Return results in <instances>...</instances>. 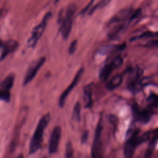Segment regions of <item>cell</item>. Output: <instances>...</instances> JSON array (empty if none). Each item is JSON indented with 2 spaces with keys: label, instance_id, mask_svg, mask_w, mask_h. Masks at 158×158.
Masks as SVG:
<instances>
[{
  "label": "cell",
  "instance_id": "836d02e7",
  "mask_svg": "<svg viewBox=\"0 0 158 158\" xmlns=\"http://www.w3.org/2000/svg\"><path fill=\"white\" fill-rule=\"evenodd\" d=\"M1 39H0V44H1Z\"/></svg>",
  "mask_w": 158,
  "mask_h": 158
},
{
  "label": "cell",
  "instance_id": "52a82bcc",
  "mask_svg": "<svg viewBox=\"0 0 158 158\" xmlns=\"http://www.w3.org/2000/svg\"><path fill=\"white\" fill-rule=\"evenodd\" d=\"M83 71H84L83 68H80L78 70V72H77V73H76L75 77L73 78L72 83L70 84V85L68 86V88L66 89H65L64 91L60 95L59 100V105L60 107H64V106L65 104L66 98H67V96H69L70 93L72 91V89L75 88V86L77 85V84L78 83L79 80L80 79L81 77L82 76Z\"/></svg>",
  "mask_w": 158,
  "mask_h": 158
},
{
  "label": "cell",
  "instance_id": "7a4b0ae2",
  "mask_svg": "<svg viewBox=\"0 0 158 158\" xmlns=\"http://www.w3.org/2000/svg\"><path fill=\"white\" fill-rule=\"evenodd\" d=\"M50 120V114L49 113L43 115L40 120L34 132L33 136L30 144L29 153L30 154L36 152L41 147L43 132Z\"/></svg>",
  "mask_w": 158,
  "mask_h": 158
},
{
  "label": "cell",
  "instance_id": "1f68e13d",
  "mask_svg": "<svg viewBox=\"0 0 158 158\" xmlns=\"http://www.w3.org/2000/svg\"><path fill=\"white\" fill-rule=\"evenodd\" d=\"M17 158H23V155H20Z\"/></svg>",
  "mask_w": 158,
  "mask_h": 158
},
{
  "label": "cell",
  "instance_id": "603a6c76",
  "mask_svg": "<svg viewBox=\"0 0 158 158\" xmlns=\"http://www.w3.org/2000/svg\"><path fill=\"white\" fill-rule=\"evenodd\" d=\"M0 100L9 102L10 100V94L9 91L0 89Z\"/></svg>",
  "mask_w": 158,
  "mask_h": 158
},
{
  "label": "cell",
  "instance_id": "484cf974",
  "mask_svg": "<svg viewBox=\"0 0 158 158\" xmlns=\"http://www.w3.org/2000/svg\"><path fill=\"white\" fill-rule=\"evenodd\" d=\"M111 63H112V64L113 65V66L114 67L115 69H117L118 67H119L122 64L123 59H122V56H118L112 60Z\"/></svg>",
  "mask_w": 158,
  "mask_h": 158
},
{
  "label": "cell",
  "instance_id": "5bb4252c",
  "mask_svg": "<svg viewBox=\"0 0 158 158\" xmlns=\"http://www.w3.org/2000/svg\"><path fill=\"white\" fill-rule=\"evenodd\" d=\"M152 115V109L151 107L145 109L143 110L136 112L138 119L143 123H147L150 120Z\"/></svg>",
  "mask_w": 158,
  "mask_h": 158
},
{
  "label": "cell",
  "instance_id": "ffe728a7",
  "mask_svg": "<svg viewBox=\"0 0 158 158\" xmlns=\"http://www.w3.org/2000/svg\"><path fill=\"white\" fill-rule=\"evenodd\" d=\"M110 1V0H101L96 6L91 7V9L89 11V14H92L94 12L96 11V10H97L98 9H101V8L105 7L109 3Z\"/></svg>",
  "mask_w": 158,
  "mask_h": 158
},
{
  "label": "cell",
  "instance_id": "5b68a950",
  "mask_svg": "<svg viewBox=\"0 0 158 158\" xmlns=\"http://www.w3.org/2000/svg\"><path fill=\"white\" fill-rule=\"evenodd\" d=\"M45 60L46 58L44 57H42L37 60H34L30 64L24 77V80L23 81V86L28 84L34 78L40 69L45 62Z\"/></svg>",
  "mask_w": 158,
  "mask_h": 158
},
{
  "label": "cell",
  "instance_id": "4316f807",
  "mask_svg": "<svg viewBox=\"0 0 158 158\" xmlns=\"http://www.w3.org/2000/svg\"><path fill=\"white\" fill-rule=\"evenodd\" d=\"M77 41L76 40H73L70 43L69 48V54L72 55L75 53L76 49H77Z\"/></svg>",
  "mask_w": 158,
  "mask_h": 158
},
{
  "label": "cell",
  "instance_id": "2e32d148",
  "mask_svg": "<svg viewBox=\"0 0 158 158\" xmlns=\"http://www.w3.org/2000/svg\"><path fill=\"white\" fill-rule=\"evenodd\" d=\"M92 93L90 85L86 86L84 89V100L85 102V107L89 108L92 104Z\"/></svg>",
  "mask_w": 158,
  "mask_h": 158
},
{
  "label": "cell",
  "instance_id": "30bf717a",
  "mask_svg": "<svg viewBox=\"0 0 158 158\" xmlns=\"http://www.w3.org/2000/svg\"><path fill=\"white\" fill-rule=\"evenodd\" d=\"M141 72L139 70H135L132 72L131 76L128 80L127 87L130 91H135L140 81Z\"/></svg>",
  "mask_w": 158,
  "mask_h": 158
},
{
  "label": "cell",
  "instance_id": "e575fe53",
  "mask_svg": "<svg viewBox=\"0 0 158 158\" xmlns=\"http://www.w3.org/2000/svg\"><path fill=\"white\" fill-rule=\"evenodd\" d=\"M44 158H45V157H44Z\"/></svg>",
  "mask_w": 158,
  "mask_h": 158
},
{
  "label": "cell",
  "instance_id": "83f0119b",
  "mask_svg": "<svg viewBox=\"0 0 158 158\" xmlns=\"http://www.w3.org/2000/svg\"><path fill=\"white\" fill-rule=\"evenodd\" d=\"M141 14V10L140 9H136L134 12H133L131 14V15H130V21H132L136 19H137L139 15L140 14Z\"/></svg>",
  "mask_w": 158,
  "mask_h": 158
},
{
  "label": "cell",
  "instance_id": "9a60e30c",
  "mask_svg": "<svg viewBox=\"0 0 158 158\" xmlns=\"http://www.w3.org/2000/svg\"><path fill=\"white\" fill-rule=\"evenodd\" d=\"M14 75L13 74L9 75L1 83V88L2 89L9 91L13 86L14 82Z\"/></svg>",
  "mask_w": 158,
  "mask_h": 158
},
{
  "label": "cell",
  "instance_id": "7402d4cb",
  "mask_svg": "<svg viewBox=\"0 0 158 158\" xmlns=\"http://www.w3.org/2000/svg\"><path fill=\"white\" fill-rule=\"evenodd\" d=\"M73 150L72 144L70 141H69L66 144L65 152V158H73Z\"/></svg>",
  "mask_w": 158,
  "mask_h": 158
},
{
  "label": "cell",
  "instance_id": "d6a6232c",
  "mask_svg": "<svg viewBox=\"0 0 158 158\" xmlns=\"http://www.w3.org/2000/svg\"><path fill=\"white\" fill-rule=\"evenodd\" d=\"M59 1H60V0H55V1H54V2H55V3H57V2H59Z\"/></svg>",
  "mask_w": 158,
  "mask_h": 158
},
{
  "label": "cell",
  "instance_id": "44dd1931",
  "mask_svg": "<svg viewBox=\"0 0 158 158\" xmlns=\"http://www.w3.org/2000/svg\"><path fill=\"white\" fill-rule=\"evenodd\" d=\"M147 101L149 103V107L152 109L153 107H156L158 103V96L154 94H152L149 96Z\"/></svg>",
  "mask_w": 158,
  "mask_h": 158
},
{
  "label": "cell",
  "instance_id": "277c9868",
  "mask_svg": "<svg viewBox=\"0 0 158 158\" xmlns=\"http://www.w3.org/2000/svg\"><path fill=\"white\" fill-rule=\"evenodd\" d=\"M138 131L134 133L125 143L124 146V156L125 158H133L136 148L146 141L149 138L148 133H144L141 136H138Z\"/></svg>",
  "mask_w": 158,
  "mask_h": 158
},
{
  "label": "cell",
  "instance_id": "cb8c5ba5",
  "mask_svg": "<svg viewBox=\"0 0 158 158\" xmlns=\"http://www.w3.org/2000/svg\"><path fill=\"white\" fill-rule=\"evenodd\" d=\"M122 46H104L102 47V48L100 49L99 50V53L100 54H106L107 52H110L112 51H114L115 49H120L122 48Z\"/></svg>",
  "mask_w": 158,
  "mask_h": 158
},
{
  "label": "cell",
  "instance_id": "ba28073f",
  "mask_svg": "<svg viewBox=\"0 0 158 158\" xmlns=\"http://www.w3.org/2000/svg\"><path fill=\"white\" fill-rule=\"evenodd\" d=\"M19 45V43L14 40H9L3 42L1 41L0 44V49L1 51L0 60H3L7 55L14 52L18 48Z\"/></svg>",
  "mask_w": 158,
  "mask_h": 158
},
{
  "label": "cell",
  "instance_id": "8fae6325",
  "mask_svg": "<svg viewBox=\"0 0 158 158\" xmlns=\"http://www.w3.org/2000/svg\"><path fill=\"white\" fill-rule=\"evenodd\" d=\"M131 13L130 9H124L119 12H118L117 14H115L109 20V23L112 24L114 23H117L121 21H123V20L126 19Z\"/></svg>",
  "mask_w": 158,
  "mask_h": 158
},
{
  "label": "cell",
  "instance_id": "4fadbf2b",
  "mask_svg": "<svg viewBox=\"0 0 158 158\" xmlns=\"http://www.w3.org/2000/svg\"><path fill=\"white\" fill-rule=\"evenodd\" d=\"M123 77L122 75L118 74L114 76L106 84V88L109 90H114L118 88L122 83Z\"/></svg>",
  "mask_w": 158,
  "mask_h": 158
},
{
  "label": "cell",
  "instance_id": "e0dca14e",
  "mask_svg": "<svg viewBox=\"0 0 158 158\" xmlns=\"http://www.w3.org/2000/svg\"><path fill=\"white\" fill-rule=\"evenodd\" d=\"M157 141H158V133L155 134L154 136H153V138H152V139L151 140L148 146V149L146 151L145 158H149L150 156L152 155V154L155 149V147L157 144Z\"/></svg>",
  "mask_w": 158,
  "mask_h": 158
},
{
  "label": "cell",
  "instance_id": "6da1fadb",
  "mask_svg": "<svg viewBox=\"0 0 158 158\" xmlns=\"http://www.w3.org/2000/svg\"><path fill=\"white\" fill-rule=\"evenodd\" d=\"M77 6L75 4H70L64 15L63 12H60L57 22L60 25V31L64 40L68 39L72 27V18L76 12Z\"/></svg>",
  "mask_w": 158,
  "mask_h": 158
},
{
  "label": "cell",
  "instance_id": "8992f818",
  "mask_svg": "<svg viewBox=\"0 0 158 158\" xmlns=\"http://www.w3.org/2000/svg\"><path fill=\"white\" fill-rule=\"evenodd\" d=\"M101 131L102 125L100 120L98 122L95 130L94 141L91 148V158H102L101 141Z\"/></svg>",
  "mask_w": 158,
  "mask_h": 158
},
{
  "label": "cell",
  "instance_id": "f546056e",
  "mask_svg": "<svg viewBox=\"0 0 158 158\" xmlns=\"http://www.w3.org/2000/svg\"><path fill=\"white\" fill-rule=\"evenodd\" d=\"M145 46H147V47L158 46V40H153L149 41L147 43V44L145 45Z\"/></svg>",
  "mask_w": 158,
  "mask_h": 158
},
{
  "label": "cell",
  "instance_id": "d4e9b609",
  "mask_svg": "<svg viewBox=\"0 0 158 158\" xmlns=\"http://www.w3.org/2000/svg\"><path fill=\"white\" fill-rule=\"evenodd\" d=\"M123 27V25H120L116 26L114 28H113L112 30H110V31L109 32V33L108 35L109 38H113L114 36H115L119 33V31H120V30H122Z\"/></svg>",
  "mask_w": 158,
  "mask_h": 158
},
{
  "label": "cell",
  "instance_id": "3957f363",
  "mask_svg": "<svg viewBox=\"0 0 158 158\" xmlns=\"http://www.w3.org/2000/svg\"><path fill=\"white\" fill-rule=\"evenodd\" d=\"M51 12H48L43 17L41 22L33 28V29L31 31V35L27 41V46L28 48H34L35 47L38 40L43 35L46 27L48 22L51 19Z\"/></svg>",
  "mask_w": 158,
  "mask_h": 158
},
{
  "label": "cell",
  "instance_id": "4dcf8cb0",
  "mask_svg": "<svg viewBox=\"0 0 158 158\" xmlns=\"http://www.w3.org/2000/svg\"><path fill=\"white\" fill-rule=\"evenodd\" d=\"M93 2H94V0H91V1H89V2L87 4V6H86L83 9V10L80 12V13L82 14H85L90 7H91V4H93Z\"/></svg>",
  "mask_w": 158,
  "mask_h": 158
},
{
  "label": "cell",
  "instance_id": "7c38bea8",
  "mask_svg": "<svg viewBox=\"0 0 158 158\" xmlns=\"http://www.w3.org/2000/svg\"><path fill=\"white\" fill-rule=\"evenodd\" d=\"M114 69L115 68L111 62L109 64H105L99 70V79L102 80H106Z\"/></svg>",
  "mask_w": 158,
  "mask_h": 158
},
{
  "label": "cell",
  "instance_id": "9c48e42d",
  "mask_svg": "<svg viewBox=\"0 0 158 158\" xmlns=\"http://www.w3.org/2000/svg\"><path fill=\"white\" fill-rule=\"evenodd\" d=\"M61 135V128L59 126L55 127L51 134L49 144V152L50 154L55 153L59 146L60 138Z\"/></svg>",
  "mask_w": 158,
  "mask_h": 158
},
{
  "label": "cell",
  "instance_id": "ac0fdd59",
  "mask_svg": "<svg viewBox=\"0 0 158 158\" xmlns=\"http://www.w3.org/2000/svg\"><path fill=\"white\" fill-rule=\"evenodd\" d=\"M154 37H158V32H152V31H146L139 36H135L130 39V41H135L139 39L146 38H154Z\"/></svg>",
  "mask_w": 158,
  "mask_h": 158
},
{
  "label": "cell",
  "instance_id": "f1b7e54d",
  "mask_svg": "<svg viewBox=\"0 0 158 158\" xmlns=\"http://www.w3.org/2000/svg\"><path fill=\"white\" fill-rule=\"evenodd\" d=\"M88 135H89V131L88 130H85L83 133V134L81 135V141L83 144H84L86 142L88 138Z\"/></svg>",
  "mask_w": 158,
  "mask_h": 158
},
{
  "label": "cell",
  "instance_id": "d6986e66",
  "mask_svg": "<svg viewBox=\"0 0 158 158\" xmlns=\"http://www.w3.org/2000/svg\"><path fill=\"white\" fill-rule=\"evenodd\" d=\"M72 118L75 121L79 122L80 120V104L78 102H77L73 107Z\"/></svg>",
  "mask_w": 158,
  "mask_h": 158
}]
</instances>
